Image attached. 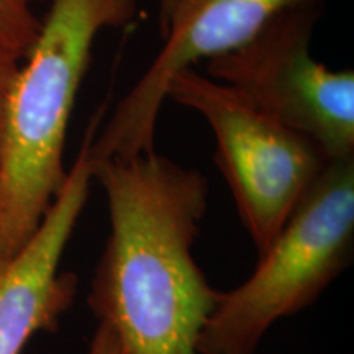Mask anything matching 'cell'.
<instances>
[{
    "label": "cell",
    "mask_w": 354,
    "mask_h": 354,
    "mask_svg": "<svg viewBox=\"0 0 354 354\" xmlns=\"http://www.w3.org/2000/svg\"><path fill=\"white\" fill-rule=\"evenodd\" d=\"M110 232L88 292L97 320L127 354H197L220 290L194 258L209 179L149 151L92 161Z\"/></svg>",
    "instance_id": "cell-1"
},
{
    "label": "cell",
    "mask_w": 354,
    "mask_h": 354,
    "mask_svg": "<svg viewBox=\"0 0 354 354\" xmlns=\"http://www.w3.org/2000/svg\"><path fill=\"white\" fill-rule=\"evenodd\" d=\"M50 2L13 79L0 149V221L10 258L68 176L66 135L97 38L135 20L140 0Z\"/></svg>",
    "instance_id": "cell-2"
},
{
    "label": "cell",
    "mask_w": 354,
    "mask_h": 354,
    "mask_svg": "<svg viewBox=\"0 0 354 354\" xmlns=\"http://www.w3.org/2000/svg\"><path fill=\"white\" fill-rule=\"evenodd\" d=\"M354 250V158L331 161L253 274L220 290L197 354H256L282 318L310 307L351 264Z\"/></svg>",
    "instance_id": "cell-3"
},
{
    "label": "cell",
    "mask_w": 354,
    "mask_h": 354,
    "mask_svg": "<svg viewBox=\"0 0 354 354\" xmlns=\"http://www.w3.org/2000/svg\"><path fill=\"white\" fill-rule=\"evenodd\" d=\"M167 100L207 122L215 138V162L256 253L263 254L328 161L304 135L197 68L176 74Z\"/></svg>",
    "instance_id": "cell-4"
},
{
    "label": "cell",
    "mask_w": 354,
    "mask_h": 354,
    "mask_svg": "<svg viewBox=\"0 0 354 354\" xmlns=\"http://www.w3.org/2000/svg\"><path fill=\"white\" fill-rule=\"evenodd\" d=\"M322 3L279 13L250 41L207 61L205 74L304 135L331 162L354 158V73L312 55Z\"/></svg>",
    "instance_id": "cell-5"
},
{
    "label": "cell",
    "mask_w": 354,
    "mask_h": 354,
    "mask_svg": "<svg viewBox=\"0 0 354 354\" xmlns=\"http://www.w3.org/2000/svg\"><path fill=\"white\" fill-rule=\"evenodd\" d=\"M315 2L323 0H166L158 12L162 46L100 125L92 161L154 151L159 113L177 73L250 41L279 13Z\"/></svg>",
    "instance_id": "cell-6"
},
{
    "label": "cell",
    "mask_w": 354,
    "mask_h": 354,
    "mask_svg": "<svg viewBox=\"0 0 354 354\" xmlns=\"http://www.w3.org/2000/svg\"><path fill=\"white\" fill-rule=\"evenodd\" d=\"M107 109L104 104L91 117L63 187L38 228L0 268V354H21L39 331H56L76 300L79 279L59 264L94 183L91 145Z\"/></svg>",
    "instance_id": "cell-7"
},
{
    "label": "cell",
    "mask_w": 354,
    "mask_h": 354,
    "mask_svg": "<svg viewBox=\"0 0 354 354\" xmlns=\"http://www.w3.org/2000/svg\"><path fill=\"white\" fill-rule=\"evenodd\" d=\"M41 2L50 0H0V57L24 59L41 25L35 10Z\"/></svg>",
    "instance_id": "cell-8"
},
{
    "label": "cell",
    "mask_w": 354,
    "mask_h": 354,
    "mask_svg": "<svg viewBox=\"0 0 354 354\" xmlns=\"http://www.w3.org/2000/svg\"><path fill=\"white\" fill-rule=\"evenodd\" d=\"M19 64H20L19 61L7 59V57H0V149H2L3 130H6V115H7L8 97H10L13 79H15Z\"/></svg>",
    "instance_id": "cell-9"
},
{
    "label": "cell",
    "mask_w": 354,
    "mask_h": 354,
    "mask_svg": "<svg viewBox=\"0 0 354 354\" xmlns=\"http://www.w3.org/2000/svg\"><path fill=\"white\" fill-rule=\"evenodd\" d=\"M87 354H127L120 339L109 325L99 322L88 344Z\"/></svg>",
    "instance_id": "cell-10"
},
{
    "label": "cell",
    "mask_w": 354,
    "mask_h": 354,
    "mask_svg": "<svg viewBox=\"0 0 354 354\" xmlns=\"http://www.w3.org/2000/svg\"><path fill=\"white\" fill-rule=\"evenodd\" d=\"M10 259V254H8L6 238H3V230H2V221H0V268Z\"/></svg>",
    "instance_id": "cell-11"
},
{
    "label": "cell",
    "mask_w": 354,
    "mask_h": 354,
    "mask_svg": "<svg viewBox=\"0 0 354 354\" xmlns=\"http://www.w3.org/2000/svg\"><path fill=\"white\" fill-rule=\"evenodd\" d=\"M165 2H166V0H159V6H162Z\"/></svg>",
    "instance_id": "cell-12"
}]
</instances>
